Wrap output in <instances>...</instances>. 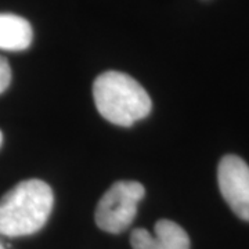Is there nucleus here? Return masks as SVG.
Here are the masks:
<instances>
[{
  "mask_svg": "<svg viewBox=\"0 0 249 249\" xmlns=\"http://www.w3.org/2000/svg\"><path fill=\"white\" fill-rule=\"evenodd\" d=\"M50 186L37 178L18 183L0 199V234L24 237L37 232L52 213Z\"/></svg>",
  "mask_w": 249,
  "mask_h": 249,
  "instance_id": "f257e3e1",
  "label": "nucleus"
},
{
  "mask_svg": "<svg viewBox=\"0 0 249 249\" xmlns=\"http://www.w3.org/2000/svg\"><path fill=\"white\" fill-rule=\"evenodd\" d=\"M93 97L100 115L118 126H132L150 115L151 98L142 85L127 73L108 71L93 83Z\"/></svg>",
  "mask_w": 249,
  "mask_h": 249,
  "instance_id": "f03ea898",
  "label": "nucleus"
},
{
  "mask_svg": "<svg viewBox=\"0 0 249 249\" xmlns=\"http://www.w3.org/2000/svg\"><path fill=\"white\" fill-rule=\"evenodd\" d=\"M145 190L142 183L132 180L116 181L101 196L94 219L104 231L119 234L124 231L137 214V205L144 198Z\"/></svg>",
  "mask_w": 249,
  "mask_h": 249,
  "instance_id": "7ed1b4c3",
  "label": "nucleus"
},
{
  "mask_svg": "<svg viewBox=\"0 0 249 249\" xmlns=\"http://www.w3.org/2000/svg\"><path fill=\"white\" fill-rule=\"evenodd\" d=\"M217 183L224 201L240 219L249 222V165L237 155L223 157L217 166Z\"/></svg>",
  "mask_w": 249,
  "mask_h": 249,
  "instance_id": "20e7f679",
  "label": "nucleus"
},
{
  "mask_svg": "<svg viewBox=\"0 0 249 249\" xmlns=\"http://www.w3.org/2000/svg\"><path fill=\"white\" fill-rule=\"evenodd\" d=\"M130 244L133 249H190V237L178 223L162 219L155 223L154 234L136 229Z\"/></svg>",
  "mask_w": 249,
  "mask_h": 249,
  "instance_id": "39448f33",
  "label": "nucleus"
},
{
  "mask_svg": "<svg viewBox=\"0 0 249 249\" xmlns=\"http://www.w3.org/2000/svg\"><path fill=\"white\" fill-rule=\"evenodd\" d=\"M34 31L25 18L0 13V49L9 52L27 50L32 43Z\"/></svg>",
  "mask_w": 249,
  "mask_h": 249,
  "instance_id": "423d86ee",
  "label": "nucleus"
},
{
  "mask_svg": "<svg viewBox=\"0 0 249 249\" xmlns=\"http://www.w3.org/2000/svg\"><path fill=\"white\" fill-rule=\"evenodd\" d=\"M10 82H11V68L9 61L0 55V94L9 88Z\"/></svg>",
  "mask_w": 249,
  "mask_h": 249,
  "instance_id": "0eeeda50",
  "label": "nucleus"
},
{
  "mask_svg": "<svg viewBox=\"0 0 249 249\" xmlns=\"http://www.w3.org/2000/svg\"><path fill=\"white\" fill-rule=\"evenodd\" d=\"M1 142H3V133H1V130H0V147H1Z\"/></svg>",
  "mask_w": 249,
  "mask_h": 249,
  "instance_id": "6e6552de",
  "label": "nucleus"
},
{
  "mask_svg": "<svg viewBox=\"0 0 249 249\" xmlns=\"http://www.w3.org/2000/svg\"><path fill=\"white\" fill-rule=\"evenodd\" d=\"M0 249H4V248H3V245H1V244H0Z\"/></svg>",
  "mask_w": 249,
  "mask_h": 249,
  "instance_id": "1a4fd4ad",
  "label": "nucleus"
}]
</instances>
